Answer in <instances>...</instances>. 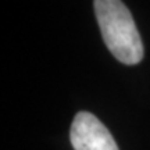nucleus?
Masks as SVG:
<instances>
[{"mask_svg":"<svg viewBox=\"0 0 150 150\" xmlns=\"http://www.w3.org/2000/svg\"><path fill=\"white\" fill-rule=\"evenodd\" d=\"M95 13L103 40L115 59L135 65L143 59V45L132 14L121 0H95Z\"/></svg>","mask_w":150,"mask_h":150,"instance_id":"nucleus-1","label":"nucleus"},{"mask_svg":"<svg viewBox=\"0 0 150 150\" xmlns=\"http://www.w3.org/2000/svg\"><path fill=\"white\" fill-rule=\"evenodd\" d=\"M70 139L75 150H118L110 131L99 118L88 111H81L75 115Z\"/></svg>","mask_w":150,"mask_h":150,"instance_id":"nucleus-2","label":"nucleus"}]
</instances>
